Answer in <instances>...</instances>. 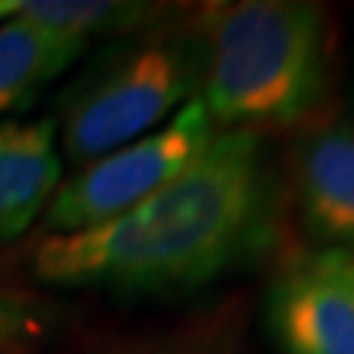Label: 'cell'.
Listing matches in <instances>:
<instances>
[{
  "instance_id": "obj_3",
  "label": "cell",
  "mask_w": 354,
  "mask_h": 354,
  "mask_svg": "<svg viewBox=\"0 0 354 354\" xmlns=\"http://www.w3.org/2000/svg\"><path fill=\"white\" fill-rule=\"evenodd\" d=\"M213 139V118L204 101L189 97L169 124L83 165L71 180H62L44 209V225L53 234H77L127 213L189 169Z\"/></svg>"
},
{
  "instance_id": "obj_6",
  "label": "cell",
  "mask_w": 354,
  "mask_h": 354,
  "mask_svg": "<svg viewBox=\"0 0 354 354\" xmlns=\"http://www.w3.org/2000/svg\"><path fill=\"white\" fill-rule=\"evenodd\" d=\"M50 118L0 124V242L15 239L48 209L62 183Z\"/></svg>"
},
{
  "instance_id": "obj_9",
  "label": "cell",
  "mask_w": 354,
  "mask_h": 354,
  "mask_svg": "<svg viewBox=\"0 0 354 354\" xmlns=\"http://www.w3.org/2000/svg\"><path fill=\"white\" fill-rule=\"evenodd\" d=\"M15 15L86 44V39L92 36L124 32L148 24L157 15V6L121 3V0H21Z\"/></svg>"
},
{
  "instance_id": "obj_11",
  "label": "cell",
  "mask_w": 354,
  "mask_h": 354,
  "mask_svg": "<svg viewBox=\"0 0 354 354\" xmlns=\"http://www.w3.org/2000/svg\"><path fill=\"white\" fill-rule=\"evenodd\" d=\"M18 3H21V0H0V21L12 18L15 9H18Z\"/></svg>"
},
{
  "instance_id": "obj_8",
  "label": "cell",
  "mask_w": 354,
  "mask_h": 354,
  "mask_svg": "<svg viewBox=\"0 0 354 354\" xmlns=\"http://www.w3.org/2000/svg\"><path fill=\"white\" fill-rule=\"evenodd\" d=\"M80 50L83 41L30 24L18 15L0 21V115L62 74Z\"/></svg>"
},
{
  "instance_id": "obj_2",
  "label": "cell",
  "mask_w": 354,
  "mask_h": 354,
  "mask_svg": "<svg viewBox=\"0 0 354 354\" xmlns=\"http://www.w3.org/2000/svg\"><path fill=\"white\" fill-rule=\"evenodd\" d=\"M204 106L221 124H281L304 115L325 80L322 9L290 0L221 6L209 24Z\"/></svg>"
},
{
  "instance_id": "obj_10",
  "label": "cell",
  "mask_w": 354,
  "mask_h": 354,
  "mask_svg": "<svg viewBox=\"0 0 354 354\" xmlns=\"http://www.w3.org/2000/svg\"><path fill=\"white\" fill-rule=\"evenodd\" d=\"M18 325H21V310L9 301V298L0 295V346L15 334Z\"/></svg>"
},
{
  "instance_id": "obj_5",
  "label": "cell",
  "mask_w": 354,
  "mask_h": 354,
  "mask_svg": "<svg viewBox=\"0 0 354 354\" xmlns=\"http://www.w3.org/2000/svg\"><path fill=\"white\" fill-rule=\"evenodd\" d=\"M269 322L286 354H354V257L328 251L278 281Z\"/></svg>"
},
{
  "instance_id": "obj_1",
  "label": "cell",
  "mask_w": 354,
  "mask_h": 354,
  "mask_svg": "<svg viewBox=\"0 0 354 354\" xmlns=\"http://www.w3.org/2000/svg\"><path fill=\"white\" fill-rule=\"evenodd\" d=\"M263 218L260 139L225 130L151 198L77 234H53L36 251L50 283L109 290L192 286L242 257Z\"/></svg>"
},
{
  "instance_id": "obj_4",
  "label": "cell",
  "mask_w": 354,
  "mask_h": 354,
  "mask_svg": "<svg viewBox=\"0 0 354 354\" xmlns=\"http://www.w3.org/2000/svg\"><path fill=\"white\" fill-rule=\"evenodd\" d=\"M192 71L180 50L151 44L115 62L68 106L62 151L74 165H88L127 142L145 136L186 104Z\"/></svg>"
},
{
  "instance_id": "obj_7",
  "label": "cell",
  "mask_w": 354,
  "mask_h": 354,
  "mask_svg": "<svg viewBox=\"0 0 354 354\" xmlns=\"http://www.w3.org/2000/svg\"><path fill=\"white\" fill-rule=\"evenodd\" d=\"M307 227L334 245H354V121L313 133L298 157Z\"/></svg>"
}]
</instances>
